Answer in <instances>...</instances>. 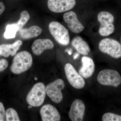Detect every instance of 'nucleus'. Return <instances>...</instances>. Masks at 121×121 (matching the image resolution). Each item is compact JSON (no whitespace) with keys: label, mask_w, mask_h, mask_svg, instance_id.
<instances>
[{"label":"nucleus","mask_w":121,"mask_h":121,"mask_svg":"<svg viewBox=\"0 0 121 121\" xmlns=\"http://www.w3.org/2000/svg\"><path fill=\"white\" fill-rule=\"evenodd\" d=\"M33 59L31 55L26 51L21 52L14 57L11 67L12 72L20 74L27 71L31 67Z\"/></svg>","instance_id":"1"},{"label":"nucleus","mask_w":121,"mask_h":121,"mask_svg":"<svg viewBox=\"0 0 121 121\" xmlns=\"http://www.w3.org/2000/svg\"><path fill=\"white\" fill-rule=\"evenodd\" d=\"M45 87L42 82L35 84L26 97L28 104L33 107L40 106L43 104L46 95Z\"/></svg>","instance_id":"2"},{"label":"nucleus","mask_w":121,"mask_h":121,"mask_svg":"<svg viewBox=\"0 0 121 121\" xmlns=\"http://www.w3.org/2000/svg\"><path fill=\"white\" fill-rule=\"evenodd\" d=\"M98 21L100 24L99 33L102 36H107L114 32L113 24L114 18L111 13L107 11H102L98 14Z\"/></svg>","instance_id":"3"},{"label":"nucleus","mask_w":121,"mask_h":121,"mask_svg":"<svg viewBox=\"0 0 121 121\" xmlns=\"http://www.w3.org/2000/svg\"><path fill=\"white\" fill-rule=\"evenodd\" d=\"M99 48L101 52L114 58L119 59L121 57V44L114 39H102L99 44Z\"/></svg>","instance_id":"4"},{"label":"nucleus","mask_w":121,"mask_h":121,"mask_svg":"<svg viewBox=\"0 0 121 121\" xmlns=\"http://www.w3.org/2000/svg\"><path fill=\"white\" fill-rule=\"evenodd\" d=\"M48 29L51 35L59 43L64 46L69 44V32L63 25L59 22L52 21L49 24Z\"/></svg>","instance_id":"5"},{"label":"nucleus","mask_w":121,"mask_h":121,"mask_svg":"<svg viewBox=\"0 0 121 121\" xmlns=\"http://www.w3.org/2000/svg\"><path fill=\"white\" fill-rule=\"evenodd\" d=\"M97 79L100 84L103 86L117 87L121 83V76L117 71L106 69L99 72Z\"/></svg>","instance_id":"6"},{"label":"nucleus","mask_w":121,"mask_h":121,"mask_svg":"<svg viewBox=\"0 0 121 121\" xmlns=\"http://www.w3.org/2000/svg\"><path fill=\"white\" fill-rule=\"evenodd\" d=\"M65 87L63 80L61 79H58L47 85L45 87L46 94L52 102L58 104L62 100V91Z\"/></svg>","instance_id":"7"},{"label":"nucleus","mask_w":121,"mask_h":121,"mask_svg":"<svg viewBox=\"0 0 121 121\" xmlns=\"http://www.w3.org/2000/svg\"><path fill=\"white\" fill-rule=\"evenodd\" d=\"M66 77L69 83L72 86L77 89H81L85 85L83 78L78 73L73 65L71 64L67 63L64 67Z\"/></svg>","instance_id":"8"},{"label":"nucleus","mask_w":121,"mask_h":121,"mask_svg":"<svg viewBox=\"0 0 121 121\" xmlns=\"http://www.w3.org/2000/svg\"><path fill=\"white\" fill-rule=\"evenodd\" d=\"M76 3L75 0H48V6L52 12L61 13L73 9Z\"/></svg>","instance_id":"9"},{"label":"nucleus","mask_w":121,"mask_h":121,"mask_svg":"<svg viewBox=\"0 0 121 121\" xmlns=\"http://www.w3.org/2000/svg\"><path fill=\"white\" fill-rule=\"evenodd\" d=\"M86 106L82 100L76 99L74 100L69 111V118L72 121H82L84 119Z\"/></svg>","instance_id":"10"},{"label":"nucleus","mask_w":121,"mask_h":121,"mask_svg":"<svg viewBox=\"0 0 121 121\" xmlns=\"http://www.w3.org/2000/svg\"><path fill=\"white\" fill-rule=\"evenodd\" d=\"M63 19L70 30L75 33H79L83 31L84 27L79 21L77 15L73 11L67 12L63 15Z\"/></svg>","instance_id":"11"},{"label":"nucleus","mask_w":121,"mask_h":121,"mask_svg":"<svg viewBox=\"0 0 121 121\" xmlns=\"http://www.w3.org/2000/svg\"><path fill=\"white\" fill-rule=\"evenodd\" d=\"M43 121H59L60 119L59 111L54 106L50 104L43 106L40 111Z\"/></svg>","instance_id":"12"},{"label":"nucleus","mask_w":121,"mask_h":121,"mask_svg":"<svg viewBox=\"0 0 121 121\" xmlns=\"http://www.w3.org/2000/svg\"><path fill=\"white\" fill-rule=\"evenodd\" d=\"M54 47V43L48 39H39L36 40L32 44V50L35 55H41L44 51L51 50Z\"/></svg>","instance_id":"13"},{"label":"nucleus","mask_w":121,"mask_h":121,"mask_svg":"<svg viewBox=\"0 0 121 121\" xmlns=\"http://www.w3.org/2000/svg\"><path fill=\"white\" fill-rule=\"evenodd\" d=\"M82 66L79 71V73L84 78L91 77L94 72L95 64L92 59L87 56L82 58Z\"/></svg>","instance_id":"14"},{"label":"nucleus","mask_w":121,"mask_h":121,"mask_svg":"<svg viewBox=\"0 0 121 121\" xmlns=\"http://www.w3.org/2000/svg\"><path fill=\"white\" fill-rule=\"evenodd\" d=\"M22 44V41L20 40L12 44H1L0 45V55L4 57L14 56Z\"/></svg>","instance_id":"15"},{"label":"nucleus","mask_w":121,"mask_h":121,"mask_svg":"<svg viewBox=\"0 0 121 121\" xmlns=\"http://www.w3.org/2000/svg\"><path fill=\"white\" fill-rule=\"evenodd\" d=\"M72 47L79 54L87 55L91 51V48L87 43L79 36L74 37L71 41Z\"/></svg>","instance_id":"16"},{"label":"nucleus","mask_w":121,"mask_h":121,"mask_svg":"<svg viewBox=\"0 0 121 121\" xmlns=\"http://www.w3.org/2000/svg\"><path fill=\"white\" fill-rule=\"evenodd\" d=\"M42 29L39 26L34 25L28 29H21L19 31L21 38L28 39L39 36L42 32Z\"/></svg>","instance_id":"17"},{"label":"nucleus","mask_w":121,"mask_h":121,"mask_svg":"<svg viewBox=\"0 0 121 121\" xmlns=\"http://www.w3.org/2000/svg\"><path fill=\"white\" fill-rule=\"evenodd\" d=\"M20 30L19 27L17 23L8 25L4 35V38L8 39L15 38L17 32Z\"/></svg>","instance_id":"18"},{"label":"nucleus","mask_w":121,"mask_h":121,"mask_svg":"<svg viewBox=\"0 0 121 121\" xmlns=\"http://www.w3.org/2000/svg\"><path fill=\"white\" fill-rule=\"evenodd\" d=\"M5 118L7 121H20L17 112L12 108H8L5 111Z\"/></svg>","instance_id":"19"},{"label":"nucleus","mask_w":121,"mask_h":121,"mask_svg":"<svg viewBox=\"0 0 121 121\" xmlns=\"http://www.w3.org/2000/svg\"><path fill=\"white\" fill-rule=\"evenodd\" d=\"M30 18V16L28 12L27 11H22L20 14V18L17 24L19 27L20 29L22 28L23 26L28 21Z\"/></svg>","instance_id":"20"},{"label":"nucleus","mask_w":121,"mask_h":121,"mask_svg":"<svg viewBox=\"0 0 121 121\" xmlns=\"http://www.w3.org/2000/svg\"><path fill=\"white\" fill-rule=\"evenodd\" d=\"M103 121H121V116L113 113H105L102 117Z\"/></svg>","instance_id":"21"},{"label":"nucleus","mask_w":121,"mask_h":121,"mask_svg":"<svg viewBox=\"0 0 121 121\" xmlns=\"http://www.w3.org/2000/svg\"><path fill=\"white\" fill-rule=\"evenodd\" d=\"M5 111L4 106L2 103L0 102V121H5Z\"/></svg>","instance_id":"22"},{"label":"nucleus","mask_w":121,"mask_h":121,"mask_svg":"<svg viewBox=\"0 0 121 121\" xmlns=\"http://www.w3.org/2000/svg\"><path fill=\"white\" fill-rule=\"evenodd\" d=\"M8 66V63L6 60L2 59L0 60V72L5 70Z\"/></svg>","instance_id":"23"},{"label":"nucleus","mask_w":121,"mask_h":121,"mask_svg":"<svg viewBox=\"0 0 121 121\" xmlns=\"http://www.w3.org/2000/svg\"><path fill=\"white\" fill-rule=\"evenodd\" d=\"M5 6L2 2H0V15H1L5 10Z\"/></svg>","instance_id":"24"},{"label":"nucleus","mask_w":121,"mask_h":121,"mask_svg":"<svg viewBox=\"0 0 121 121\" xmlns=\"http://www.w3.org/2000/svg\"><path fill=\"white\" fill-rule=\"evenodd\" d=\"M79 56V53H76L74 54L73 56V59L74 60H76L78 58Z\"/></svg>","instance_id":"25"},{"label":"nucleus","mask_w":121,"mask_h":121,"mask_svg":"<svg viewBox=\"0 0 121 121\" xmlns=\"http://www.w3.org/2000/svg\"><path fill=\"white\" fill-rule=\"evenodd\" d=\"M66 51L70 55H71L72 54V50L71 49H70V50H66Z\"/></svg>","instance_id":"26"},{"label":"nucleus","mask_w":121,"mask_h":121,"mask_svg":"<svg viewBox=\"0 0 121 121\" xmlns=\"http://www.w3.org/2000/svg\"><path fill=\"white\" fill-rule=\"evenodd\" d=\"M35 80H37V78H35Z\"/></svg>","instance_id":"27"},{"label":"nucleus","mask_w":121,"mask_h":121,"mask_svg":"<svg viewBox=\"0 0 121 121\" xmlns=\"http://www.w3.org/2000/svg\"><path fill=\"white\" fill-rule=\"evenodd\" d=\"M120 41H121V39H120Z\"/></svg>","instance_id":"28"},{"label":"nucleus","mask_w":121,"mask_h":121,"mask_svg":"<svg viewBox=\"0 0 121 121\" xmlns=\"http://www.w3.org/2000/svg\"><path fill=\"white\" fill-rule=\"evenodd\" d=\"M0 56H1V55H0Z\"/></svg>","instance_id":"29"}]
</instances>
